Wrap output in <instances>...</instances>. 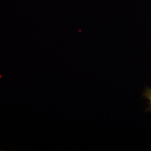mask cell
<instances>
[{
	"instance_id": "cell-1",
	"label": "cell",
	"mask_w": 151,
	"mask_h": 151,
	"mask_svg": "<svg viewBox=\"0 0 151 151\" xmlns=\"http://www.w3.org/2000/svg\"><path fill=\"white\" fill-rule=\"evenodd\" d=\"M147 96L149 99V100H150V104H151V90H150L148 91V92H147Z\"/></svg>"
}]
</instances>
